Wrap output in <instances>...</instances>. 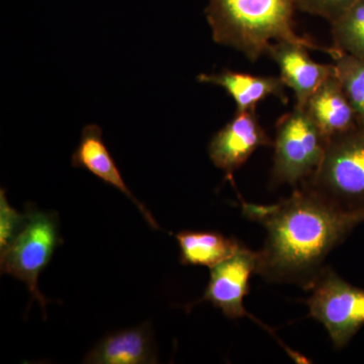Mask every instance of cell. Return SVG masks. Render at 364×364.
I'll return each mask as SVG.
<instances>
[{"mask_svg": "<svg viewBox=\"0 0 364 364\" xmlns=\"http://www.w3.org/2000/svg\"><path fill=\"white\" fill-rule=\"evenodd\" d=\"M257 251L242 245L233 255L210 268V282L198 301H208L231 320L250 317L244 299L250 289L251 277L257 272Z\"/></svg>", "mask_w": 364, "mask_h": 364, "instance_id": "obj_7", "label": "cell"}, {"mask_svg": "<svg viewBox=\"0 0 364 364\" xmlns=\"http://www.w3.org/2000/svg\"><path fill=\"white\" fill-rule=\"evenodd\" d=\"M25 222L11 243L1 251L2 274L25 282L33 299L46 311L47 299L38 287L40 273L49 264L58 246L63 243L58 218L35 208H26Z\"/></svg>", "mask_w": 364, "mask_h": 364, "instance_id": "obj_5", "label": "cell"}, {"mask_svg": "<svg viewBox=\"0 0 364 364\" xmlns=\"http://www.w3.org/2000/svg\"><path fill=\"white\" fill-rule=\"evenodd\" d=\"M72 165L77 168L87 170L105 183L114 186L128 196L135 203L148 224L153 229L160 230L159 225L155 221L150 210L136 200V196L127 186L114 158L105 146L102 139V130L97 124H87L83 128L80 142L72 155Z\"/></svg>", "mask_w": 364, "mask_h": 364, "instance_id": "obj_10", "label": "cell"}, {"mask_svg": "<svg viewBox=\"0 0 364 364\" xmlns=\"http://www.w3.org/2000/svg\"><path fill=\"white\" fill-rule=\"evenodd\" d=\"M305 46L279 41L273 42L267 54L277 64L279 77L296 97V107H305L309 98L322 85L326 79L335 73L333 64L314 61Z\"/></svg>", "mask_w": 364, "mask_h": 364, "instance_id": "obj_9", "label": "cell"}, {"mask_svg": "<svg viewBox=\"0 0 364 364\" xmlns=\"http://www.w3.org/2000/svg\"><path fill=\"white\" fill-rule=\"evenodd\" d=\"M184 265L213 267L238 251L243 244L212 231H186L176 235Z\"/></svg>", "mask_w": 364, "mask_h": 364, "instance_id": "obj_14", "label": "cell"}, {"mask_svg": "<svg viewBox=\"0 0 364 364\" xmlns=\"http://www.w3.org/2000/svg\"><path fill=\"white\" fill-rule=\"evenodd\" d=\"M329 140L303 107L279 117L273 141L272 186L298 188L315 174Z\"/></svg>", "mask_w": 364, "mask_h": 364, "instance_id": "obj_4", "label": "cell"}, {"mask_svg": "<svg viewBox=\"0 0 364 364\" xmlns=\"http://www.w3.org/2000/svg\"><path fill=\"white\" fill-rule=\"evenodd\" d=\"M304 109L328 140L359 124L355 112L335 73L326 79L313 93Z\"/></svg>", "mask_w": 364, "mask_h": 364, "instance_id": "obj_13", "label": "cell"}, {"mask_svg": "<svg viewBox=\"0 0 364 364\" xmlns=\"http://www.w3.org/2000/svg\"><path fill=\"white\" fill-rule=\"evenodd\" d=\"M25 214L21 215L9 202L6 196V191H0V251L7 247L18 232L20 231Z\"/></svg>", "mask_w": 364, "mask_h": 364, "instance_id": "obj_18", "label": "cell"}, {"mask_svg": "<svg viewBox=\"0 0 364 364\" xmlns=\"http://www.w3.org/2000/svg\"><path fill=\"white\" fill-rule=\"evenodd\" d=\"M301 186L343 212L364 214V124L330 138L317 171Z\"/></svg>", "mask_w": 364, "mask_h": 364, "instance_id": "obj_3", "label": "cell"}, {"mask_svg": "<svg viewBox=\"0 0 364 364\" xmlns=\"http://www.w3.org/2000/svg\"><path fill=\"white\" fill-rule=\"evenodd\" d=\"M85 363L148 364L157 363L156 347L148 324L121 330L105 337L85 356Z\"/></svg>", "mask_w": 364, "mask_h": 364, "instance_id": "obj_12", "label": "cell"}, {"mask_svg": "<svg viewBox=\"0 0 364 364\" xmlns=\"http://www.w3.org/2000/svg\"><path fill=\"white\" fill-rule=\"evenodd\" d=\"M330 25L332 47L364 60V0L356 1Z\"/></svg>", "mask_w": 364, "mask_h": 364, "instance_id": "obj_15", "label": "cell"}, {"mask_svg": "<svg viewBox=\"0 0 364 364\" xmlns=\"http://www.w3.org/2000/svg\"><path fill=\"white\" fill-rule=\"evenodd\" d=\"M296 9L332 23L358 0H294Z\"/></svg>", "mask_w": 364, "mask_h": 364, "instance_id": "obj_17", "label": "cell"}, {"mask_svg": "<svg viewBox=\"0 0 364 364\" xmlns=\"http://www.w3.org/2000/svg\"><path fill=\"white\" fill-rule=\"evenodd\" d=\"M256 111L236 112L233 119L210 139L208 152L215 167L223 170L234 188V173L260 147L272 146Z\"/></svg>", "mask_w": 364, "mask_h": 364, "instance_id": "obj_8", "label": "cell"}, {"mask_svg": "<svg viewBox=\"0 0 364 364\" xmlns=\"http://www.w3.org/2000/svg\"><path fill=\"white\" fill-rule=\"evenodd\" d=\"M198 81L222 87L233 98L236 112L256 111L257 105L269 97H277L284 104L289 102L287 86L279 76L253 75L226 69L219 73L200 74Z\"/></svg>", "mask_w": 364, "mask_h": 364, "instance_id": "obj_11", "label": "cell"}, {"mask_svg": "<svg viewBox=\"0 0 364 364\" xmlns=\"http://www.w3.org/2000/svg\"><path fill=\"white\" fill-rule=\"evenodd\" d=\"M294 0H208L205 16L217 44L233 48L251 62L267 54L273 42L289 41L327 53L294 31Z\"/></svg>", "mask_w": 364, "mask_h": 364, "instance_id": "obj_2", "label": "cell"}, {"mask_svg": "<svg viewBox=\"0 0 364 364\" xmlns=\"http://www.w3.org/2000/svg\"><path fill=\"white\" fill-rule=\"evenodd\" d=\"M331 57L334 61L335 74L355 112L358 123L364 124V60L334 48Z\"/></svg>", "mask_w": 364, "mask_h": 364, "instance_id": "obj_16", "label": "cell"}, {"mask_svg": "<svg viewBox=\"0 0 364 364\" xmlns=\"http://www.w3.org/2000/svg\"><path fill=\"white\" fill-rule=\"evenodd\" d=\"M306 291L309 316L324 326L335 348L343 349L364 328V289L326 267Z\"/></svg>", "mask_w": 364, "mask_h": 364, "instance_id": "obj_6", "label": "cell"}, {"mask_svg": "<svg viewBox=\"0 0 364 364\" xmlns=\"http://www.w3.org/2000/svg\"><path fill=\"white\" fill-rule=\"evenodd\" d=\"M240 200L243 215L267 231L256 274L306 291L327 267L329 254L364 222V214L343 212L304 186L270 205Z\"/></svg>", "mask_w": 364, "mask_h": 364, "instance_id": "obj_1", "label": "cell"}]
</instances>
